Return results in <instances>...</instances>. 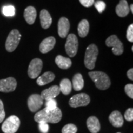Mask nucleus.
<instances>
[{"mask_svg": "<svg viewBox=\"0 0 133 133\" xmlns=\"http://www.w3.org/2000/svg\"><path fill=\"white\" fill-rule=\"evenodd\" d=\"M62 114L61 109L57 107L53 110H49L46 108L39 111L35 115V121L37 123L44 121L48 123H57L61 120Z\"/></svg>", "mask_w": 133, "mask_h": 133, "instance_id": "f257e3e1", "label": "nucleus"}, {"mask_svg": "<svg viewBox=\"0 0 133 133\" xmlns=\"http://www.w3.org/2000/svg\"><path fill=\"white\" fill-rule=\"evenodd\" d=\"M89 75L99 89L106 90L110 86V79L105 73L99 71H91L89 72Z\"/></svg>", "mask_w": 133, "mask_h": 133, "instance_id": "f03ea898", "label": "nucleus"}, {"mask_svg": "<svg viewBox=\"0 0 133 133\" xmlns=\"http://www.w3.org/2000/svg\"><path fill=\"white\" fill-rule=\"evenodd\" d=\"M98 54L99 50L94 44H91L86 48L84 62L88 69L92 70L94 69Z\"/></svg>", "mask_w": 133, "mask_h": 133, "instance_id": "7ed1b4c3", "label": "nucleus"}, {"mask_svg": "<svg viewBox=\"0 0 133 133\" xmlns=\"http://www.w3.org/2000/svg\"><path fill=\"white\" fill-rule=\"evenodd\" d=\"M21 121L17 116L11 115L4 121L1 129L4 133H15L19 129Z\"/></svg>", "mask_w": 133, "mask_h": 133, "instance_id": "20e7f679", "label": "nucleus"}, {"mask_svg": "<svg viewBox=\"0 0 133 133\" xmlns=\"http://www.w3.org/2000/svg\"><path fill=\"white\" fill-rule=\"evenodd\" d=\"M21 34L19 30L14 29L9 33L6 41V49L8 52L14 51L19 45L21 38Z\"/></svg>", "mask_w": 133, "mask_h": 133, "instance_id": "39448f33", "label": "nucleus"}, {"mask_svg": "<svg viewBox=\"0 0 133 133\" xmlns=\"http://www.w3.org/2000/svg\"><path fill=\"white\" fill-rule=\"evenodd\" d=\"M65 48L66 54L69 57H74L75 56L78 48V41L75 35L70 33L67 36Z\"/></svg>", "mask_w": 133, "mask_h": 133, "instance_id": "423d86ee", "label": "nucleus"}, {"mask_svg": "<svg viewBox=\"0 0 133 133\" xmlns=\"http://www.w3.org/2000/svg\"><path fill=\"white\" fill-rule=\"evenodd\" d=\"M105 44L108 47L112 48V52L116 56H120L123 53V44L116 35H111L107 38Z\"/></svg>", "mask_w": 133, "mask_h": 133, "instance_id": "0eeeda50", "label": "nucleus"}, {"mask_svg": "<svg viewBox=\"0 0 133 133\" xmlns=\"http://www.w3.org/2000/svg\"><path fill=\"white\" fill-rule=\"evenodd\" d=\"M90 103V97L85 93H79L74 95L69 101L70 106L76 108L82 106H86Z\"/></svg>", "mask_w": 133, "mask_h": 133, "instance_id": "6e6552de", "label": "nucleus"}, {"mask_svg": "<svg viewBox=\"0 0 133 133\" xmlns=\"http://www.w3.org/2000/svg\"><path fill=\"white\" fill-rule=\"evenodd\" d=\"M43 69V62L39 58H35L31 61L28 69V75L31 79L38 77Z\"/></svg>", "mask_w": 133, "mask_h": 133, "instance_id": "1a4fd4ad", "label": "nucleus"}, {"mask_svg": "<svg viewBox=\"0 0 133 133\" xmlns=\"http://www.w3.org/2000/svg\"><path fill=\"white\" fill-rule=\"evenodd\" d=\"M27 104L29 109L31 112H36L43 105V99L39 94H32L28 99Z\"/></svg>", "mask_w": 133, "mask_h": 133, "instance_id": "9d476101", "label": "nucleus"}, {"mask_svg": "<svg viewBox=\"0 0 133 133\" xmlns=\"http://www.w3.org/2000/svg\"><path fill=\"white\" fill-rule=\"evenodd\" d=\"M17 81L13 77H9L0 80V92H10L16 89Z\"/></svg>", "mask_w": 133, "mask_h": 133, "instance_id": "9b49d317", "label": "nucleus"}, {"mask_svg": "<svg viewBox=\"0 0 133 133\" xmlns=\"http://www.w3.org/2000/svg\"><path fill=\"white\" fill-rule=\"evenodd\" d=\"M70 22L66 17H61L58 22V34L61 38L67 36L70 30Z\"/></svg>", "mask_w": 133, "mask_h": 133, "instance_id": "f8f14e48", "label": "nucleus"}, {"mask_svg": "<svg viewBox=\"0 0 133 133\" xmlns=\"http://www.w3.org/2000/svg\"><path fill=\"white\" fill-rule=\"evenodd\" d=\"M61 93L59 86L57 85H54L51 86L48 89H44L41 92V96L43 100L48 101L50 99H53L56 97Z\"/></svg>", "mask_w": 133, "mask_h": 133, "instance_id": "ddd939ff", "label": "nucleus"}, {"mask_svg": "<svg viewBox=\"0 0 133 133\" xmlns=\"http://www.w3.org/2000/svg\"><path fill=\"white\" fill-rule=\"evenodd\" d=\"M56 39L53 36H49L41 41L39 45V51L43 54H46L54 48L56 44Z\"/></svg>", "mask_w": 133, "mask_h": 133, "instance_id": "4468645a", "label": "nucleus"}, {"mask_svg": "<svg viewBox=\"0 0 133 133\" xmlns=\"http://www.w3.org/2000/svg\"><path fill=\"white\" fill-rule=\"evenodd\" d=\"M109 119L111 124L115 128H121L124 123L123 117L119 111L112 112L109 115Z\"/></svg>", "mask_w": 133, "mask_h": 133, "instance_id": "2eb2a0df", "label": "nucleus"}, {"mask_svg": "<svg viewBox=\"0 0 133 133\" xmlns=\"http://www.w3.org/2000/svg\"><path fill=\"white\" fill-rule=\"evenodd\" d=\"M88 128L91 133H97L101 129V124L97 118L94 116H89L87 119Z\"/></svg>", "mask_w": 133, "mask_h": 133, "instance_id": "dca6fc26", "label": "nucleus"}, {"mask_svg": "<svg viewBox=\"0 0 133 133\" xmlns=\"http://www.w3.org/2000/svg\"><path fill=\"white\" fill-rule=\"evenodd\" d=\"M41 25L44 29H48L52 24V17L49 12L46 9L41 10L39 14Z\"/></svg>", "mask_w": 133, "mask_h": 133, "instance_id": "f3484780", "label": "nucleus"}, {"mask_svg": "<svg viewBox=\"0 0 133 133\" xmlns=\"http://www.w3.org/2000/svg\"><path fill=\"white\" fill-rule=\"evenodd\" d=\"M24 16L26 22L30 25H32L35 22L36 18V10L33 6H29L24 10Z\"/></svg>", "mask_w": 133, "mask_h": 133, "instance_id": "a211bd4d", "label": "nucleus"}, {"mask_svg": "<svg viewBox=\"0 0 133 133\" xmlns=\"http://www.w3.org/2000/svg\"><path fill=\"white\" fill-rule=\"evenodd\" d=\"M129 7L126 0H120L115 8L116 14L121 17H126L129 13Z\"/></svg>", "mask_w": 133, "mask_h": 133, "instance_id": "6ab92c4d", "label": "nucleus"}, {"mask_svg": "<svg viewBox=\"0 0 133 133\" xmlns=\"http://www.w3.org/2000/svg\"><path fill=\"white\" fill-rule=\"evenodd\" d=\"M55 78V75L51 71H46L42 75L39 76L36 80V83L39 86H44L52 82Z\"/></svg>", "mask_w": 133, "mask_h": 133, "instance_id": "aec40b11", "label": "nucleus"}, {"mask_svg": "<svg viewBox=\"0 0 133 133\" xmlns=\"http://www.w3.org/2000/svg\"><path fill=\"white\" fill-rule=\"evenodd\" d=\"M55 62L57 65L61 69H68L71 66V61L69 58L63 57V56L59 55L56 57Z\"/></svg>", "mask_w": 133, "mask_h": 133, "instance_id": "412c9836", "label": "nucleus"}, {"mask_svg": "<svg viewBox=\"0 0 133 133\" xmlns=\"http://www.w3.org/2000/svg\"><path fill=\"white\" fill-rule=\"evenodd\" d=\"M89 31V24L86 19H83L79 23L78 32L81 38H84L88 35Z\"/></svg>", "mask_w": 133, "mask_h": 133, "instance_id": "4be33fe9", "label": "nucleus"}, {"mask_svg": "<svg viewBox=\"0 0 133 133\" xmlns=\"http://www.w3.org/2000/svg\"><path fill=\"white\" fill-rule=\"evenodd\" d=\"M73 88L76 91H81L84 87V80L81 74H76L74 75L72 79Z\"/></svg>", "mask_w": 133, "mask_h": 133, "instance_id": "5701e85b", "label": "nucleus"}, {"mask_svg": "<svg viewBox=\"0 0 133 133\" xmlns=\"http://www.w3.org/2000/svg\"><path fill=\"white\" fill-rule=\"evenodd\" d=\"M60 91L64 95H69L71 91V83L67 78L63 79L60 83Z\"/></svg>", "mask_w": 133, "mask_h": 133, "instance_id": "b1692460", "label": "nucleus"}, {"mask_svg": "<svg viewBox=\"0 0 133 133\" xmlns=\"http://www.w3.org/2000/svg\"><path fill=\"white\" fill-rule=\"evenodd\" d=\"M15 8L12 5L5 6L3 8L2 12L5 16L12 17L15 15Z\"/></svg>", "mask_w": 133, "mask_h": 133, "instance_id": "393cba45", "label": "nucleus"}, {"mask_svg": "<svg viewBox=\"0 0 133 133\" xmlns=\"http://www.w3.org/2000/svg\"><path fill=\"white\" fill-rule=\"evenodd\" d=\"M77 127L74 124H67L63 127L62 133H76L77 132Z\"/></svg>", "mask_w": 133, "mask_h": 133, "instance_id": "a878e982", "label": "nucleus"}, {"mask_svg": "<svg viewBox=\"0 0 133 133\" xmlns=\"http://www.w3.org/2000/svg\"><path fill=\"white\" fill-rule=\"evenodd\" d=\"M45 105L46 109L49 110H55L57 107V102L54 99L46 101Z\"/></svg>", "mask_w": 133, "mask_h": 133, "instance_id": "bb28decb", "label": "nucleus"}, {"mask_svg": "<svg viewBox=\"0 0 133 133\" xmlns=\"http://www.w3.org/2000/svg\"><path fill=\"white\" fill-rule=\"evenodd\" d=\"M94 6L96 9L99 13H102L106 8V4L104 1H97L96 3H94Z\"/></svg>", "mask_w": 133, "mask_h": 133, "instance_id": "cd10ccee", "label": "nucleus"}, {"mask_svg": "<svg viewBox=\"0 0 133 133\" xmlns=\"http://www.w3.org/2000/svg\"><path fill=\"white\" fill-rule=\"evenodd\" d=\"M124 91L126 94L131 99H133V84H128L124 86Z\"/></svg>", "mask_w": 133, "mask_h": 133, "instance_id": "c85d7f7f", "label": "nucleus"}, {"mask_svg": "<svg viewBox=\"0 0 133 133\" xmlns=\"http://www.w3.org/2000/svg\"><path fill=\"white\" fill-rule=\"evenodd\" d=\"M124 118L128 121H132L133 120V109L129 108L126 110L124 113Z\"/></svg>", "mask_w": 133, "mask_h": 133, "instance_id": "c756f323", "label": "nucleus"}, {"mask_svg": "<svg viewBox=\"0 0 133 133\" xmlns=\"http://www.w3.org/2000/svg\"><path fill=\"white\" fill-rule=\"evenodd\" d=\"M126 38L129 42H133V24H131L128 28Z\"/></svg>", "mask_w": 133, "mask_h": 133, "instance_id": "7c9ffc66", "label": "nucleus"}, {"mask_svg": "<svg viewBox=\"0 0 133 133\" xmlns=\"http://www.w3.org/2000/svg\"><path fill=\"white\" fill-rule=\"evenodd\" d=\"M39 123V129L41 131V132L43 133H47L49 130V125L48 123L44 121H41V122L38 123Z\"/></svg>", "mask_w": 133, "mask_h": 133, "instance_id": "2f4dec72", "label": "nucleus"}, {"mask_svg": "<svg viewBox=\"0 0 133 133\" xmlns=\"http://www.w3.org/2000/svg\"><path fill=\"white\" fill-rule=\"evenodd\" d=\"M5 116H6V114H5L4 109V105H3L2 101L0 100V123H2L3 121L4 120Z\"/></svg>", "mask_w": 133, "mask_h": 133, "instance_id": "473e14b6", "label": "nucleus"}, {"mask_svg": "<svg viewBox=\"0 0 133 133\" xmlns=\"http://www.w3.org/2000/svg\"><path fill=\"white\" fill-rule=\"evenodd\" d=\"M79 1L81 5H83V6L86 8L91 7L95 3L94 2V0H79Z\"/></svg>", "mask_w": 133, "mask_h": 133, "instance_id": "72a5a7b5", "label": "nucleus"}, {"mask_svg": "<svg viewBox=\"0 0 133 133\" xmlns=\"http://www.w3.org/2000/svg\"><path fill=\"white\" fill-rule=\"evenodd\" d=\"M127 76L128 78L131 80H133V69H129L127 72Z\"/></svg>", "mask_w": 133, "mask_h": 133, "instance_id": "f704fd0d", "label": "nucleus"}, {"mask_svg": "<svg viewBox=\"0 0 133 133\" xmlns=\"http://www.w3.org/2000/svg\"><path fill=\"white\" fill-rule=\"evenodd\" d=\"M129 10H131V12L133 13V4H131L130 7H129Z\"/></svg>", "mask_w": 133, "mask_h": 133, "instance_id": "c9c22d12", "label": "nucleus"}, {"mask_svg": "<svg viewBox=\"0 0 133 133\" xmlns=\"http://www.w3.org/2000/svg\"><path fill=\"white\" fill-rule=\"evenodd\" d=\"M131 50H132V51H133V46H132V48H131Z\"/></svg>", "mask_w": 133, "mask_h": 133, "instance_id": "e433bc0d", "label": "nucleus"}, {"mask_svg": "<svg viewBox=\"0 0 133 133\" xmlns=\"http://www.w3.org/2000/svg\"><path fill=\"white\" fill-rule=\"evenodd\" d=\"M117 133H121V132H117Z\"/></svg>", "mask_w": 133, "mask_h": 133, "instance_id": "4c0bfd02", "label": "nucleus"}]
</instances>
